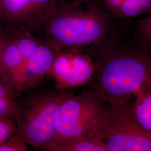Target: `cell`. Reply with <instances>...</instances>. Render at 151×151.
<instances>
[{"label":"cell","instance_id":"cell-7","mask_svg":"<svg viewBox=\"0 0 151 151\" xmlns=\"http://www.w3.org/2000/svg\"><path fill=\"white\" fill-rule=\"evenodd\" d=\"M55 48L47 44H40L34 53L25 60L12 91L15 96L35 86L49 75L57 53Z\"/></svg>","mask_w":151,"mask_h":151},{"label":"cell","instance_id":"cell-12","mask_svg":"<svg viewBox=\"0 0 151 151\" xmlns=\"http://www.w3.org/2000/svg\"><path fill=\"white\" fill-rule=\"evenodd\" d=\"M133 41L135 45L151 54V14L134 24Z\"/></svg>","mask_w":151,"mask_h":151},{"label":"cell","instance_id":"cell-17","mask_svg":"<svg viewBox=\"0 0 151 151\" xmlns=\"http://www.w3.org/2000/svg\"><path fill=\"white\" fill-rule=\"evenodd\" d=\"M6 34L0 28V76L2 70V56L4 49L5 42Z\"/></svg>","mask_w":151,"mask_h":151},{"label":"cell","instance_id":"cell-16","mask_svg":"<svg viewBox=\"0 0 151 151\" xmlns=\"http://www.w3.org/2000/svg\"><path fill=\"white\" fill-rule=\"evenodd\" d=\"M27 144L16 133L0 145V151H27Z\"/></svg>","mask_w":151,"mask_h":151},{"label":"cell","instance_id":"cell-4","mask_svg":"<svg viewBox=\"0 0 151 151\" xmlns=\"http://www.w3.org/2000/svg\"><path fill=\"white\" fill-rule=\"evenodd\" d=\"M72 93L59 92L38 95L19 109L15 116L17 134L29 145L46 150L55 141V119L60 104Z\"/></svg>","mask_w":151,"mask_h":151},{"label":"cell","instance_id":"cell-15","mask_svg":"<svg viewBox=\"0 0 151 151\" xmlns=\"http://www.w3.org/2000/svg\"><path fill=\"white\" fill-rule=\"evenodd\" d=\"M17 133L16 122L14 119L0 116V145Z\"/></svg>","mask_w":151,"mask_h":151},{"label":"cell","instance_id":"cell-8","mask_svg":"<svg viewBox=\"0 0 151 151\" xmlns=\"http://www.w3.org/2000/svg\"><path fill=\"white\" fill-rule=\"evenodd\" d=\"M12 37L6 34L1 77L11 88L24 62ZM12 91V90H11Z\"/></svg>","mask_w":151,"mask_h":151},{"label":"cell","instance_id":"cell-10","mask_svg":"<svg viewBox=\"0 0 151 151\" xmlns=\"http://www.w3.org/2000/svg\"><path fill=\"white\" fill-rule=\"evenodd\" d=\"M133 108L138 122L145 129L151 133V89L135 94Z\"/></svg>","mask_w":151,"mask_h":151},{"label":"cell","instance_id":"cell-14","mask_svg":"<svg viewBox=\"0 0 151 151\" xmlns=\"http://www.w3.org/2000/svg\"><path fill=\"white\" fill-rule=\"evenodd\" d=\"M17 35L12 37L16 46L24 60L28 59L40 44L29 34H25L24 30H19Z\"/></svg>","mask_w":151,"mask_h":151},{"label":"cell","instance_id":"cell-3","mask_svg":"<svg viewBox=\"0 0 151 151\" xmlns=\"http://www.w3.org/2000/svg\"><path fill=\"white\" fill-rule=\"evenodd\" d=\"M133 98L105 105L95 134L109 151H151V133L136 119Z\"/></svg>","mask_w":151,"mask_h":151},{"label":"cell","instance_id":"cell-11","mask_svg":"<svg viewBox=\"0 0 151 151\" xmlns=\"http://www.w3.org/2000/svg\"><path fill=\"white\" fill-rule=\"evenodd\" d=\"M151 14V0H123L114 17L116 20L132 19Z\"/></svg>","mask_w":151,"mask_h":151},{"label":"cell","instance_id":"cell-1","mask_svg":"<svg viewBox=\"0 0 151 151\" xmlns=\"http://www.w3.org/2000/svg\"><path fill=\"white\" fill-rule=\"evenodd\" d=\"M94 62L95 91L106 103L151 89V54L135 45L113 40L97 50Z\"/></svg>","mask_w":151,"mask_h":151},{"label":"cell","instance_id":"cell-6","mask_svg":"<svg viewBox=\"0 0 151 151\" xmlns=\"http://www.w3.org/2000/svg\"><path fill=\"white\" fill-rule=\"evenodd\" d=\"M57 53L49 75L57 88L65 90L81 86L90 81L95 73L94 60L83 51L67 49Z\"/></svg>","mask_w":151,"mask_h":151},{"label":"cell","instance_id":"cell-13","mask_svg":"<svg viewBox=\"0 0 151 151\" xmlns=\"http://www.w3.org/2000/svg\"><path fill=\"white\" fill-rule=\"evenodd\" d=\"M10 87L0 76V116L15 119L19 105Z\"/></svg>","mask_w":151,"mask_h":151},{"label":"cell","instance_id":"cell-2","mask_svg":"<svg viewBox=\"0 0 151 151\" xmlns=\"http://www.w3.org/2000/svg\"><path fill=\"white\" fill-rule=\"evenodd\" d=\"M115 20L97 0L83 10L50 17L44 26L49 45L54 48L97 52L114 40Z\"/></svg>","mask_w":151,"mask_h":151},{"label":"cell","instance_id":"cell-9","mask_svg":"<svg viewBox=\"0 0 151 151\" xmlns=\"http://www.w3.org/2000/svg\"><path fill=\"white\" fill-rule=\"evenodd\" d=\"M42 151H109L101 139L95 134L77 140L56 144Z\"/></svg>","mask_w":151,"mask_h":151},{"label":"cell","instance_id":"cell-5","mask_svg":"<svg viewBox=\"0 0 151 151\" xmlns=\"http://www.w3.org/2000/svg\"><path fill=\"white\" fill-rule=\"evenodd\" d=\"M106 104L96 91L70 95L56 114L53 146L95 134Z\"/></svg>","mask_w":151,"mask_h":151}]
</instances>
